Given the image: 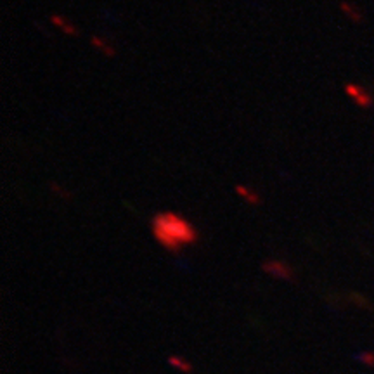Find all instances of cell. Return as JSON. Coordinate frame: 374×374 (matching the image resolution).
Returning a JSON list of instances; mask_svg holds the SVG:
<instances>
[{
	"mask_svg": "<svg viewBox=\"0 0 374 374\" xmlns=\"http://www.w3.org/2000/svg\"><path fill=\"white\" fill-rule=\"evenodd\" d=\"M357 359H359V362L364 364V366L374 367V352H369V350H366V352H360L359 355H357Z\"/></svg>",
	"mask_w": 374,
	"mask_h": 374,
	"instance_id": "obj_7",
	"label": "cell"
},
{
	"mask_svg": "<svg viewBox=\"0 0 374 374\" xmlns=\"http://www.w3.org/2000/svg\"><path fill=\"white\" fill-rule=\"evenodd\" d=\"M90 45L96 49L99 54H103L104 57H114V55H116V49H114L113 42L101 37V35H92Z\"/></svg>",
	"mask_w": 374,
	"mask_h": 374,
	"instance_id": "obj_5",
	"label": "cell"
},
{
	"mask_svg": "<svg viewBox=\"0 0 374 374\" xmlns=\"http://www.w3.org/2000/svg\"><path fill=\"white\" fill-rule=\"evenodd\" d=\"M236 194L249 206H257L260 205L262 201L260 192H258L257 189H253L251 186H246V184H238V186H236Z\"/></svg>",
	"mask_w": 374,
	"mask_h": 374,
	"instance_id": "obj_4",
	"label": "cell"
},
{
	"mask_svg": "<svg viewBox=\"0 0 374 374\" xmlns=\"http://www.w3.org/2000/svg\"><path fill=\"white\" fill-rule=\"evenodd\" d=\"M347 92H348L350 96H352L353 99H355V101H357V103H359V104H366V103H367L366 96H364L362 92H359V90H357V88L353 87V85H348V87H347Z\"/></svg>",
	"mask_w": 374,
	"mask_h": 374,
	"instance_id": "obj_8",
	"label": "cell"
},
{
	"mask_svg": "<svg viewBox=\"0 0 374 374\" xmlns=\"http://www.w3.org/2000/svg\"><path fill=\"white\" fill-rule=\"evenodd\" d=\"M51 25L54 26L57 31H61L62 35H66V37H77L78 35V28L75 23H71L66 16H61V14H51Z\"/></svg>",
	"mask_w": 374,
	"mask_h": 374,
	"instance_id": "obj_3",
	"label": "cell"
},
{
	"mask_svg": "<svg viewBox=\"0 0 374 374\" xmlns=\"http://www.w3.org/2000/svg\"><path fill=\"white\" fill-rule=\"evenodd\" d=\"M151 232L154 241L166 251H182L187 246L198 242L199 232L189 218L177 212H160L151 220Z\"/></svg>",
	"mask_w": 374,
	"mask_h": 374,
	"instance_id": "obj_1",
	"label": "cell"
},
{
	"mask_svg": "<svg viewBox=\"0 0 374 374\" xmlns=\"http://www.w3.org/2000/svg\"><path fill=\"white\" fill-rule=\"evenodd\" d=\"M262 270L270 275V277L288 281V283L294 281V277H296L294 268L291 267L288 262L281 260V258H268V260H265L264 264H262Z\"/></svg>",
	"mask_w": 374,
	"mask_h": 374,
	"instance_id": "obj_2",
	"label": "cell"
},
{
	"mask_svg": "<svg viewBox=\"0 0 374 374\" xmlns=\"http://www.w3.org/2000/svg\"><path fill=\"white\" fill-rule=\"evenodd\" d=\"M168 364L172 367H175V369L182 371V373H192V369H194L189 360L184 359V357H179V355H170L168 357Z\"/></svg>",
	"mask_w": 374,
	"mask_h": 374,
	"instance_id": "obj_6",
	"label": "cell"
},
{
	"mask_svg": "<svg viewBox=\"0 0 374 374\" xmlns=\"http://www.w3.org/2000/svg\"><path fill=\"white\" fill-rule=\"evenodd\" d=\"M51 189H52V192H57V196H61V198H70V191H66V189H62V187L61 186H59V184H54V182H52L51 184Z\"/></svg>",
	"mask_w": 374,
	"mask_h": 374,
	"instance_id": "obj_9",
	"label": "cell"
}]
</instances>
